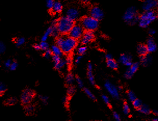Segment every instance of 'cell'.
<instances>
[{"label": "cell", "mask_w": 158, "mask_h": 121, "mask_svg": "<svg viewBox=\"0 0 158 121\" xmlns=\"http://www.w3.org/2000/svg\"><path fill=\"white\" fill-rule=\"evenodd\" d=\"M76 82L78 86L80 88H83V83L82 81V80L79 78V77H76Z\"/></svg>", "instance_id": "8d00e7d4"}, {"label": "cell", "mask_w": 158, "mask_h": 121, "mask_svg": "<svg viewBox=\"0 0 158 121\" xmlns=\"http://www.w3.org/2000/svg\"><path fill=\"white\" fill-rule=\"evenodd\" d=\"M55 3L54 0H46V6L48 9L52 10L53 8V6L54 5V4Z\"/></svg>", "instance_id": "e575fe53"}, {"label": "cell", "mask_w": 158, "mask_h": 121, "mask_svg": "<svg viewBox=\"0 0 158 121\" xmlns=\"http://www.w3.org/2000/svg\"><path fill=\"white\" fill-rule=\"evenodd\" d=\"M16 102V99L15 98H12L6 101V103L9 105L14 104Z\"/></svg>", "instance_id": "ee69618b"}, {"label": "cell", "mask_w": 158, "mask_h": 121, "mask_svg": "<svg viewBox=\"0 0 158 121\" xmlns=\"http://www.w3.org/2000/svg\"><path fill=\"white\" fill-rule=\"evenodd\" d=\"M66 64L68 65V66H70L71 65L72 63V58L71 56H68L67 57V58L66 59Z\"/></svg>", "instance_id": "f6af8a7d"}, {"label": "cell", "mask_w": 158, "mask_h": 121, "mask_svg": "<svg viewBox=\"0 0 158 121\" xmlns=\"http://www.w3.org/2000/svg\"><path fill=\"white\" fill-rule=\"evenodd\" d=\"M52 27H50L47 29L44 34H43V36L42 37V39H41L42 41H46L48 36L52 35Z\"/></svg>", "instance_id": "603a6c76"}, {"label": "cell", "mask_w": 158, "mask_h": 121, "mask_svg": "<svg viewBox=\"0 0 158 121\" xmlns=\"http://www.w3.org/2000/svg\"><path fill=\"white\" fill-rule=\"evenodd\" d=\"M102 99L104 101V102L106 104H107L108 105H110V100H109V98L107 96L103 95H102Z\"/></svg>", "instance_id": "b9f144b4"}, {"label": "cell", "mask_w": 158, "mask_h": 121, "mask_svg": "<svg viewBox=\"0 0 158 121\" xmlns=\"http://www.w3.org/2000/svg\"><path fill=\"white\" fill-rule=\"evenodd\" d=\"M11 64H12V62H11V60H7V61L5 63V66L7 68H10Z\"/></svg>", "instance_id": "c3c4849f"}, {"label": "cell", "mask_w": 158, "mask_h": 121, "mask_svg": "<svg viewBox=\"0 0 158 121\" xmlns=\"http://www.w3.org/2000/svg\"><path fill=\"white\" fill-rule=\"evenodd\" d=\"M90 15L91 17L98 21L101 20L104 17L103 11L98 6H94L91 9Z\"/></svg>", "instance_id": "8fae6325"}, {"label": "cell", "mask_w": 158, "mask_h": 121, "mask_svg": "<svg viewBox=\"0 0 158 121\" xmlns=\"http://www.w3.org/2000/svg\"><path fill=\"white\" fill-rule=\"evenodd\" d=\"M95 39V35L93 31H87L84 32L81 38V42L83 45H86L92 42Z\"/></svg>", "instance_id": "9c48e42d"}, {"label": "cell", "mask_w": 158, "mask_h": 121, "mask_svg": "<svg viewBox=\"0 0 158 121\" xmlns=\"http://www.w3.org/2000/svg\"><path fill=\"white\" fill-rule=\"evenodd\" d=\"M105 87L107 92L113 98L116 99H119L120 94L118 87H116L113 84L109 82H106L105 83Z\"/></svg>", "instance_id": "ba28073f"}, {"label": "cell", "mask_w": 158, "mask_h": 121, "mask_svg": "<svg viewBox=\"0 0 158 121\" xmlns=\"http://www.w3.org/2000/svg\"><path fill=\"white\" fill-rule=\"evenodd\" d=\"M123 18L126 23L133 25L138 21L139 17L138 16L136 9L135 7H131L126 11Z\"/></svg>", "instance_id": "3957f363"}, {"label": "cell", "mask_w": 158, "mask_h": 121, "mask_svg": "<svg viewBox=\"0 0 158 121\" xmlns=\"http://www.w3.org/2000/svg\"><path fill=\"white\" fill-rule=\"evenodd\" d=\"M118 89L119 91H120V90H122V88H121V87H120V86H119V87H118Z\"/></svg>", "instance_id": "680465c9"}, {"label": "cell", "mask_w": 158, "mask_h": 121, "mask_svg": "<svg viewBox=\"0 0 158 121\" xmlns=\"http://www.w3.org/2000/svg\"><path fill=\"white\" fill-rule=\"evenodd\" d=\"M68 97H65L63 99V102H65V103H67L68 102Z\"/></svg>", "instance_id": "11a10c76"}, {"label": "cell", "mask_w": 158, "mask_h": 121, "mask_svg": "<svg viewBox=\"0 0 158 121\" xmlns=\"http://www.w3.org/2000/svg\"><path fill=\"white\" fill-rule=\"evenodd\" d=\"M81 26L87 31H94L96 30L99 25L98 21L91 16H86L81 20Z\"/></svg>", "instance_id": "5b68a950"}, {"label": "cell", "mask_w": 158, "mask_h": 121, "mask_svg": "<svg viewBox=\"0 0 158 121\" xmlns=\"http://www.w3.org/2000/svg\"><path fill=\"white\" fill-rule=\"evenodd\" d=\"M40 99H41V100L42 101V102L44 104L46 105L47 104L48 102V97L47 96H43V95H40L39 97Z\"/></svg>", "instance_id": "74e56055"}, {"label": "cell", "mask_w": 158, "mask_h": 121, "mask_svg": "<svg viewBox=\"0 0 158 121\" xmlns=\"http://www.w3.org/2000/svg\"><path fill=\"white\" fill-rule=\"evenodd\" d=\"M153 113H154V114H155V115H158V110H154L153 111Z\"/></svg>", "instance_id": "db71d44e"}, {"label": "cell", "mask_w": 158, "mask_h": 121, "mask_svg": "<svg viewBox=\"0 0 158 121\" xmlns=\"http://www.w3.org/2000/svg\"><path fill=\"white\" fill-rule=\"evenodd\" d=\"M25 42V39L24 37H20L16 40V44L17 46H20L23 45Z\"/></svg>", "instance_id": "836d02e7"}, {"label": "cell", "mask_w": 158, "mask_h": 121, "mask_svg": "<svg viewBox=\"0 0 158 121\" xmlns=\"http://www.w3.org/2000/svg\"><path fill=\"white\" fill-rule=\"evenodd\" d=\"M34 48L37 50H39L41 49V47L40 44H35L34 45Z\"/></svg>", "instance_id": "f5cc1de1"}, {"label": "cell", "mask_w": 158, "mask_h": 121, "mask_svg": "<svg viewBox=\"0 0 158 121\" xmlns=\"http://www.w3.org/2000/svg\"><path fill=\"white\" fill-rule=\"evenodd\" d=\"M105 57L107 60H109V59H113V57H112V55L110 54H107L105 56Z\"/></svg>", "instance_id": "681fc988"}, {"label": "cell", "mask_w": 158, "mask_h": 121, "mask_svg": "<svg viewBox=\"0 0 158 121\" xmlns=\"http://www.w3.org/2000/svg\"><path fill=\"white\" fill-rule=\"evenodd\" d=\"M52 10L53 12L55 13H59L61 12L62 10V5L60 2L55 1Z\"/></svg>", "instance_id": "ffe728a7"}, {"label": "cell", "mask_w": 158, "mask_h": 121, "mask_svg": "<svg viewBox=\"0 0 158 121\" xmlns=\"http://www.w3.org/2000/svg\"><path fill=\"white\" fill-rule=\"evenodd\" d=\"M87 50V48L86 46H81L80 47H79L77 49V53L78 54V55H84Z\"/></svg>", "instance_id": "f546056e"}, {"label": "cell", "mask_w": 158, "mask_h": 121, "mask_svg": "<svg viewBox=\"0 0 158 121\" xmlns=\"http://www.w3.org/2000/svg\"><path fill=\"white\" fill-rule=\"evenodd\" d=\"M113 117L117 121H120L121 120V117L119 115V114L117 113V112H114L113 114Z\"/></svg>", "instance_id": "bcb514c9"}, {"label": "cell", "mask_w": 158, "mask_h": 121, "mask_svg": "<svg viewBox=\"0 0 158 121\" xmlns=\"http://www.w3.org/2000/svg\"><path fill=\"white\" fill-rule=\"evenodd\" d=\"M51 50L52 51L53 55H56V56L61 57L63 54V52H62L61 48L57 45H53L51 47Z\"/></svg>", "instance_id": "ac0fdd59"}, {"label": "cell", "mask_w": 158, "mask_h": 121, "mask_svg": "<svg viewBox=\"0 0 158 121\" xmlns=\"http://www.w3.org/2000/svg\"><path fill=\"white\" fill-rule=\"evenodd\" d=\"M64 37H62V36H58L57 38V40H56V45H58V46H60V45L61 44V43H62L63 40H64Z\"/></svg>", "instance_id": "ab89813d"}, {"label": "cell", "mask_w": 158, "mask_h": 121, "mask_svg": "<svg viewBox=\"0 0 158 121\" xmlns=\"http://www.w3.org/2000/svg\"><path fill=\"white\" fill-rule=\"evenodd\" d=\"M74 25V21L67 16L61 17L57 20V27L60 34H66L69 33Z\"/></svg>", "instance_id": "6da1fadb"}, {"label": "cell", "mask_w": 158, "mask_h": 121, "mask_svg": "<svg viewBox=\"0 0 158 121\" xmlns=\"http://www.w3.org/2000/svg\"><path fill=\"white\" fill-rule=\"evenodd\" d=\"M119 62L122 65L130 67L133 64L132 56L128 54H123L119 58Z\"/></svg>", "instance_id": "4fadbf2b"}, {"label": "cell", "mask_w": 158, "mask_h": 121, "mask_svg": "<svg viewBox=\"0 0 158 121\" xmlns=\"http://www.w3.org/2000/svg\"><path fill=\"white\" fill-rule=\"evenodd\" d=\"M34 111V107L33 105L28 104L25 107V112L28 114H31Z\"/></svg>", "instance_id": "d4e9b609"}, {"label": "cell", "mask_w": 158, "mask_h": 121, "mask_svg": "<svg viewBox=\"0 0 158 121\" xmlns=\"http://www.w3.org/2000/svg\"><path fill=\"white\" fill-rule=\"evenodd\" d=\"M132 102H133V105L134 106V108L136 109H138L142 104L141 101L140 99L137 98L135 100H134Z\"/></svg>", "instance_id": "f1b7e54d"}, {"label": "cell", "mask_w": 158, "mask_h": 121, "mask_svg": "<svg viewBox=\"0 0 158 121\" xmlns=\"http://www.w3.org/2000/svg\"><path fill=\"white\" fill-rule=\"evenodd\" d=\"M52 51L51 50H49V49H47L45 50V52H44V56L45 57V58H47V59H49L52 55Z\"/></svg>", "instance_id": "f35d334b"}, {"label": "cell", "mask_w": 158, "mask_h": 121, "mask_svg": "<svg viewBox=\"0 0 158 121\" xmlns=\"http://www.w3.org/2000/svg\"><path fill=\"white\" fill-rule=\"evenodd\" d=\"M127 97L128 100L131 102H133L136 99V96L135 93L132 91H129L127 93Z\"/></svg>", "instance_id": "83f0119b"}, {"label": "cell", "mask_w": 158, "mask_h": 121, "mask_svg": "<svg viewBox=\"0 0 158 121\" xmlns=\"http://www.w3.org/2000/svg\"><path fill=\"white\" fill-rule=\"evenodd\" d=\"M152 120L153 121H158V118H153Z\"/></svg>", "instance_id": "6f0895ef"}, {"label": "cell", "mask_w": 158, "mask_h": 121, "mask_svg": "<svg viewBox=\"0 0 158 121\" xmlns=\"http://www.w3.org/2000/svg\"><path fill=\"white\" fill-rule=\"evenodd\" d=\"M77 40L74 39L70 36L64 38V40L59 46L63 53L66 54H70L77 45Z\"/></svg>", "instance_id": "277c9868"}, {"label": "cell", "mask_w": 158, "mask_h": 121, "mask_svg": "<svg viewBox=\"0 0 158 121\" xmlns=\"http://www.w3.org/2000/svg\"><path fill=\"white\" fill-rule=\"evenodd\" d=\"M84 91L85 92V93L87 94V95L91 99L93 100H96V98L95 97V96L93 95V94L88 88H84Z\"/></svg>", "instance_id": "4316f807"}, {"label": "cell", "mask_w": 158, "mask_h": 121, "mask_svg": "<svg viewBox=\"0 0 158 121\" xmlns=\"http://www.w3.org/2000/svg\"><path fill=\"white\" fill-rule=\"evenodd\" d=\"M158 7L157 0H146L142 5L143 10L146 11L152 10L154 8Z\"/></svg>", "instance_id": "7c38bea8"}, {"label": "cell", "mask_w": 158, "mask_h": 121, "mask_svg": "<svg viewBox=\"0 0 158 121\" xmlns=\"http://www.w3.org/2000/svg\"><path fill=\"white\" fill-rule=\"evenodd\" d=\"M137 52L140 56H144L148 54V51L146 45L139 44L137 47Z\"/></svg>", "instance_id": "e0dca14e"}, {"label": "cell", "mask_w": 158, "mask_h": 121, "mask_svg": "<svg viewBox=\"0 0 158 121\" xmlns=\"http://www.w3.org/2000/svg\"><path fill=\"white\" fill-rule=\"evenodd\" d=\"M82 58V55H79L78 56L76 57L75 60V63L76 64H78L80 63L81 60Z\"/></svg>", "instance_id": "7dc6e473"}, {"label": "cell", "mask_w": 158, "mask_h": 121, "mask_svg": "<svg viewBox=\"0 0 158 121\" xmlns=\"http://www.w3.org/2000/svg\"><path fill=\"white\" fill-rule=\"evenodd\" d=\"M6 90V87L5 84L0 82V94H3Z\"/></svg>", "instance_id": "60d3db41"}, {"label": "cell", "mask_w": 158, "mask_h": 121, "mask_svg": "<svg viewBox=\"0 0 158 121\" xmlns=\"http://www.w3.org/2000/svg\"><path fill=\"white\" fill-rule=\"evenodd\" d=\"M139 67V63H133L131 66L128 67V69L126 71L124 74V77L126 79H131L134 74L136 72Z\"/></svg>", "instance_id": "30bf717a"}, {"label": "cell", "mask_w": 158, "mask_h": 121, "mask_svg": "<svg viewBox=\"0 0 158 121\" xmlns=\"http://www.w3.org/2000/svg\"><path fill=\"white\" fill-rule=\"evenodd\" d=\"M123 112L124 113V114H125V115H127L130 113V108L129 105H128L127 103H125L123 104Z\"/></svg>", "instance_id": "4dcf8cb0"}, {"label": "cell", "mask_w": 158, "mask_h": 121, "mask_svg": "<svg viewBox=\"0 0 158 121\" xmlns=\"http://www.w3.org/2000/svg\"><path fill=\"white\" fill-rule=\"evenodd\" d=\"M18 67V64L16 62H14L12 63V64L10 67V69L11 71H14Z\"/></svg>", "instance_id": "7bdbcfd3"}, {"label": "cell", "mask_w": 158, "mask_h": 121, "mask_svg": "<svg viewBox=\"0 0 158 121\" xmlns=\"http://www.w3.org/2000/svg\"><path fill=\"white\" fill-rule=\"evenodd\" d=\"M75 92V88L72 85H70L67 89V93L69 96H72Z\"/></svg>", "instance_id": "1f68e13d"}, {"label": "cell", "mask_w": 158, "mask_h": 121, "mask_svg": "<svg viewBox=\"0 0 158 121\" xmlns=\"http://www.w3.org/2000/svg\"><path fill=\"white\" fill-rule=\"evenodd\" d=\"M0 65H1V63H0Z\"/></svg>", "instance_id": "94428289"}, {"label": "cell", "mask_w": 158, "mask_h": 121, "mask_svg": "<svg viewBox=\"0 0 158 121\" xmlns=\"http://www.w3.org/2000/svg\"><path fill=\"white\" fill-rule=\"evenodd\" d=\"M146 46L147 47L148 53L155 52L157 49V45L152 37H150L148 39Z\"/></svg>", "instance_id": "5bb4252c"}, {"label": "cell", "mask_w": 158, "mask_h": 121, "mask_svg": "<svg viewBox=\"0 0 158 121\" xmlns=\"http://www.w3.org/2000/svg\"><path fill=\"white\" fill-rule=\"evenodd\" d=\"M66 15V16H67L69 18L72 20L73 21H74L78 18L79 13L76 9L71 8L67 11Z\"/></svg>", "instance_id": "9a60e30c"}, {"label": "cell", "mask_w": 158, "mask_h": 121, "mask_svg": "<svg viewBox=\"0 0 158 121\" xmlns=\"http://www.w3.org/2000/svg\"><path fill=\"white\" fill-rule=\"evenodd\" d=\"M157 8H158V7H157ZM157 15V17L158 18V13H157V14H156Z\"/></svg>", "instance_id": "91938a15"}, {"label": "cell", "mask_w": 158, "mask_h": 121, "mask_svg": "<svg viewBox=\"0 0 158 121\" xmlns=\"http://www.w3.org/2000/svg\"><path fill=\"white\" fill-rule=\"evenodd\" d=\"M107 65L109 68L113 70H116L118 68V64L113 59L107 60Z\"/></svg>", "instance_id": "7402d4cb"}, {"label": "cell", "mask_w": 158, "mask_h": 121, "mask_svg": "<svg viewBox=\"0 0 158 121\" xmlns=\"http://www.w3.org/2000/svg\"><path fill=\"white\" fill-rule=\"evenodd\" d=\"M87 75L90 83L92 85H95V83L94 75L93 73V71H88Z\"/></svg>", "instance_id": "484cf974"}, {"label": "cell", "mask_w": 158, "mask_h": 121, "mask_svg": "<svg viewBox=\"0 0 158 121\" xmlns=\"http://www.w3.org/2000/svg\"><path fill=\"white\" fill-rule=\"evenodd\" d=\"M84 32V28L81 25H74L69 34L70 37L78 40L81 38Z\"/></svg>", "instance_id": "8992f818"}, {"label": "cell", "mask_w": 158, "mask_h": 121, "mask_svg": "<svg viewBox=\"0 0 158 121\" xmlns=\"http://www.w3.org/2000/svg\"><path fill=\"white\" fill-rule=\"evenodd\" d=\"M140 63L143 66L147 67L151 64L152 62V58L150 56L147 54L144 56H140L139 58Z\"/></svg>", "instance_id": "2e32d148"}, {"label": "cell", "mask_w": 158, "mask_h": 121, "mask_svg": "<svg viewBox=\"0 0 158 121\" xmlns=\"http://www.w3.org/2000/svg\"><path fill=\"white\" fill-rule=\"evenodd\" d=\"M149 33L150 35H153L155 33V30L153 29H151L149 30Z\"/></svg>", "instance_id": "816d5d0a"}, {"label": "cell", "mask_w": 158, "mask_h": 121, "mask_svg": "<svg viewBox=\"0 0 158 121\" xmlns=\"http://www.w3.org/2000/svg\"><path fill=\"white\" fill-rule=\"evenodd\" d=\"M6 50V46L5 45V44L0 41V54H3Z\"/></svg>", "instance_id": "d590c367"}, {"label": "cell", "mask_w": 158, "mask_h": 121, "mask_svg": "<svg viewBox=\"0 0 158 121\" xmlns=\"http://www.w3.org/2000/svg\"><path fill=\"white\" fill-rule=\"evenodd\" d=\"M41 47V49L45 51L46 50L48 49L49 45L48 44L46 41H42V42L40 44Z\"/></svg>", "instance_id": "d6a6232c"}, {"label": "cell", "mask_w": 158, "mask_h": 121, "mask_svg": "<svg viewBox=\"0 0 158 121\" xmlns=\"http://www.w3.org/2000/svg\"><path fill=\"white\" fill-rule=\"evenodd\" d=\"M80 1H81L82 2H83V3H86L89 2L90 1V0H80Z\"/></svg>", "instance_id": "9f6ffc18"}, {"label": "cell", "mask_w": 158, "mask_h": 121, "mask_svg": "<svg viewBox=\"0 0 158 121\" xmlns=\"http://www.w3.org/2000/svg\"><path fill=\"white\" fill-rule=\"evenodd\" d=\"M156 18L157 15L153 10L146 11L139 18V26L143 28H147Z\"/></svg>", "instance_id": "7a4b0ae2"}, {"label": "cell", "mask_w": 158, "mask_h": 121, "mask_svg": "<svg viewBox=\"0 0 158 121\" xmlns=\"http://www.w3.org/2000/svg\"><path fill=\"white\" fill-rule=\"evenodd\" d=\"M66 59H61L60 61H59L57 63L54 64L55 69L57 70H61L66 66Z\"/></svg>", "instance_id": "44dd1931"}, {"label": "cell", "mask_w": 158, "mask_h": 121, "mask_svg": "<svg viewBox=\"0 0 158 121\" xmlns=\"http://www.w3.org/2000/svg\"><path fill=\"white\" fill-rule=\"evenodd\" d=\"M74 81V78L72 74L69 73L67 75L66 77V82L67 85H71Z\"/></svg>", "instance_id": "cb8c5ba5"}, {"label": "cell", "mask_w": 158, "mask_h": 121, "mask_svg": "<svg viewBox=\"0 0 158 121\" xmlns=\"http://www.w3.org/2000/svg\"><path fill=\"white\" fill-rule=\"evenodd\" d=\"M137 110L139 112L145 115H148L151 112V110L150 108L148 105L145 104H142L141 106H140L138 109H137Z\"/></svg>", "instance_id": "d6986e66"}, {"label": "cell", "mask_w": 158, "mask_h": 121, "mask_svg": "<svg viewBox=\"0 0 158 121\" xmlns=\"http://www.w3.org/2000/svg\"><path fill=\"white\" fill-rule=\"evenodd\" d=\"M35 96V93L31 89H26L22 93L21 100L23 104H28L33 100Z\"/></svg>", "instance_id": "52a82bcc"}, {"label": "cell", "mask_w": 158, "mask_h": 121, "mask_svg": "<svg viewBox=\"0 0 158 121\" xmlns=\"http://www.w3.org/2000/svg\"><path fill=\"white\" fill-rule=\"evenodd\" d=\"M93 65H92L91 63H89L88 65V71H93Z\"/></svg>", "instance_id": "f907efd6"}]
</instances>
